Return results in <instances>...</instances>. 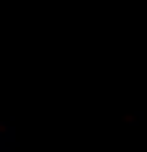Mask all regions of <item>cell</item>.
Wrapping results in <instances>:
<instances>
[]
</instances>
